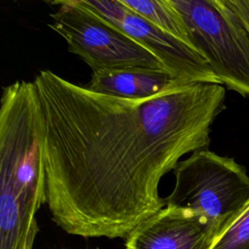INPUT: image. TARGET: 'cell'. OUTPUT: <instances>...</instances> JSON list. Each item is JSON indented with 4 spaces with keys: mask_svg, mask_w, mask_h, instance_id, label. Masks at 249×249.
Segmentation results:
<instances>
[{
    "mask_svg": "<svg viewBox=\"0 0 249 249\" xmlns=\"http://www.w3.org/2000/svg\"><path fill=\"white\" fill-rule=\"evenodd\" d=\"M33 83L46 204L60 229L85 238H126L160 210V179L183 156L207 149L226 98L215 83L139 99L98 93L50 70Z\"/></svg>",
    "mask_w": 249,
    "mask_h": 249,
    "instance_id": "cell-1",
    "label": "cell"
},
{
    "mask_svg": "<svg viewBox=\"0 0 249 249\" xmlns=\"http://www.w3.org/2000/svg\"><path fill=\"white\" fill-rule=\"evenodd\" d=\"M0 249H19L46 204L41 122L33 82L3 89L0 107Z\"/></svg>",
    "mask_w": 249,
    "mask_h": 249,
    "instance_id": "cell-2",
    "label": "cell"
},
{
    "mask_svg": "<svg viewBox=\"0 0 249 249\" xmlns=\"http://www.w3.org/2000/svg\"><path fill=\"white\" fill-rule=\"evenodd\" d=\"M173 170L175 184L164 205L200 216L216 238L249 200V176L232 158L201 149L180 160Z\"/></svg>",
    "mask_w": 249,
    "mask_h": 249,
    "instance_id": "cell-3",
    "label": "cell"
},
{
    "mask_svg": "<svg viewBox=\"0 0 249 249\" xmlns=\"http://www.w3.org/2000/svg\"><path fill=\"white\" fill-rule=\"evenodd\" d=\"M165 1L221 84L249 96V33L234 12L217 0Z\"/></svg>",
    "mask_w": 249,
    "mask_h": 249,
    "instance_id": "cell-4",
    "label": "cell"
},
{
    "mask_svg": "<svg viewBox=\"0 0 249 249\" xmlns=\"http://www.w3.org/2000/svg\"><path fill=\"white\" fill-rule=\"evenodd\" d=\"M51 18L50 27L92 72L124 68L166 70L148 49L78 4L61 5Z\"/></svg>",
    "mask_w": 249,
    "mask_h": 249,
    "instance_id": "cell-5",
    "label": "cell"
},
{
    "mask_svg": "<svg viewBox=\"0 0 249 249\" xmlns=\"http://www.w3.org/2000/svg\"><path fill=\"white\" fill-rule=\"evenodd\" d=\"M61 6L78 4L152 52L166 70L187 84H221L205 58L180 39L117 0H44Z\"/></svg>",
    "mask_w": 249,
    "mask_h": 249,
    "instance_id": "cell-6",
    "label": "cell"
},
{
    "mask_svg": "<svg viewBox=\"0 0 249 249\" xmlns=\"http://www.w3.org/2000/svg\"><path fill=\"white\" fill-rule=\"evenodd\" d=\"M216 233L200 216L164 205L125 238V249H210Z\"/></svg>",
    "mask_w": 249,
    "mask_h": 249,
    "instance_id": "cell-7",
    "label": "cell"
},
{
    "mask_svg": "<svg viewBox=\"0 0 249 249\" xmlns=\"http://www.w3.org/2000/svg\"><path fill=\"white\" fill-rule=\"evenodd\" d=\"M183 85L187 83L167 70L124 68L92 72L86 87L106 95L139 99L153 97Z\"/></svg>",
    "mask_w": 249,
    "mask_h": 249,
    "instance_id": "cell-8",
    "label": "cell"
},
{
    "mask_svg": "<svg viewBox=\"0 0 249 249\" xmlns=\"http://www.w3.org/2000/svg\"><path fill=\"white\" fill-rule=\"evenodd\" d=\"M125 7L149 19L165 32L180 39L186 45L196 50L189 33L176 12L165 0H117ZM198 53V52H197Z\"/></svg>",
    "mask_w": 249,
    "mask_h": 249,
    "instance_id": "cell-9",
    "label": "cell"
},
{
    "mask_svg": "<svg viewBox=\"0 0 249 249\" xmlns=\"http://www.w3.org/2000/svg\"><path fill=\"white\" fill-rule=\"evenodd\" d=\"M210 249H249V200L214 240Z\"/></svg>",
    "mask_w": 249,
    "mask_h": 249,
    "instance_id": "cell-10",
    "label": "cell"
},
{
    "mask_svg": "<svg viewBox=\"0 0 249 249\" xmlns=\"http://www.w3.org/2000/svg\"><path fill=\"white\" fill-rule=\"evenodd\" d=\"M227 5L238 17L249 33V0H227Z\"/></svg>",
    "mask_w": 249,
    "mask_h": 249,
    "instance_id": "cell-11",
    "label": "cell"
},
{
    "mask_svg": "<svg viewBox=\"0 0 249 249\" xmlns=\"http://www.w3.org/2000/svg\"><path fill=\"white\" fill-rule=\"evenodd\" d=\"M38 231H39V227L37 225V222H35L31 226V228L29 229V231L27 232V235L24 238V240H23L19 249H32L33 244H34V240H35V237H36Z\"/></svg>",
    "mask_w": 249,
    "mask_h": 249,
    "instance_id": "cell-12",
    "label": "cell"
},
{
    "mask_svg": "<svg viewBox=\"0 0 249 249\" xmlns=\"http://www.w3.org/2000/svg\"><path fill=\"white\" fill-rule=\"evenodd\" d=\"M218 2H220V3H222V4H226L227 5V0H217Z\"/></svg>",
    "mask_w": 249,
    "mask_h": 249,
    "instance_id": "cell-13",
    "label": "cell"
}]
</instances>
